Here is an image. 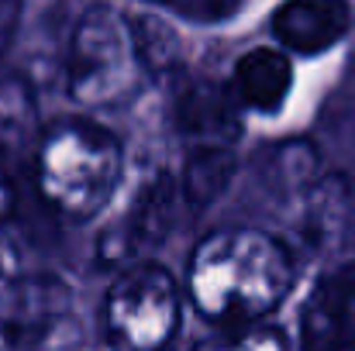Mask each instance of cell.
<instances>
[{
	"label": "cell",
	"mask_w": 355,
	"mask_h": 351,
	"mask_svg": "<svg viewBox=\"0 0 355 351\" xmlns=\"http://www.w3.org/2000/svg\"><path fill=\"white\" fill-rule=\"evenodd\" d=\"M104 324L118 351H159L180 324L176 279L159 265H131L107 293Z\"/></svg>",
	"instance_id": "cell-5"
},
{
	"label": "cell",
	"mask_w": 355,
	"mask_h": 351,
	"mask_svg": "<svg viewBox=\"0 0 355 351\" xmlns=\"http://www.w3.org/2000/svg\"><path fill=\"white\" fill-rule=\"evenodd\" d=\"M200 351H286V338L276 327H245L232 338H221Z\"/></svg>",
	"instance_id": "cell-13"
},
{
	"label": "cell",
	"mask_w": 355,
	"mask_h": 351,
	"mask_svg": "<svg viewBox=\"0 0 355 351\" xmlns=\"http://www.w3.org/2000/svg\"><path fill=\"white\" fill-rule=\"evenodd\" d=\"M173 117L190 148H232L241 134L235 90L218 80H187L176 93Z\"/></svg>",
	"instance_id": "cell-6"
},
{
	"label": "cell",
	"mask_w": 355,
	"mask_h": 351,
	"mask_svg": "<svg viewBox=\"0 0 355 351\" xmlns=\"http://www.w3.org/2000/svg\"><path fill=\"white\" fill-rule=\"evenodd\" d=\"M17 17H21V0H0V52L7 48V42L17 28Z\"/></svg>",
	"instance_id": "cell-14"
},
{
	"label": "cell",
	"mask_w": 355,
	"mask_h": 351,
	"mask_svg": "<svg viewBox=\"0 0 355 351\" xmlns=\"http://www.w3.org/2000/svg\"><path fill=\"white\" fill-rule=\"evenodd\" d=\"M300 351H355V265L328 272L304 303Z\"/></svg>",
	"instance_id": "cell-7"
},
{
	"label": "cell",
	"mask_w": 355,
	"mask_h": 351,
	"mask_svg": "<svg viewBox=\"0 0 355 351\" xmlns=\"http://www.w3.org/2000/svg\"><path fill=\"white\" fill-rule=\"evenodd\" d=\"M145 52L138 28L111 7H94L80 17L69 42V90L87 107H118L145 80Z\"/></svg>",
	"instance_id": "cell-3"
},
{
	"label": "cell",
	"mask_w": 355,
	"mask_h": 351,
	"mask_svg": "<svg viewBox=\"0 0 355 351\" xmlns=\"http://www.w3.org/2000/svg\"><path fill=\"white\" fill-rule=\"evenodd\" d=\"M293 83V66L283 52L252 48L235 66V97L252 111H279Z\"/></svg>",
	"instance_id": "cell-10"
},
{
	"label": "cell",
	"mask_w": 355,
	"mask_h": 351,
	"mask_svg": "<svg viewBox=\"0 0 355 351\" xmlns=\"http://www.w3.org/2000/svg\"><path fill=\"white\" fill-rule=\"evenodd\" d=\"M14 207V186H10V172H7V159L0 152V221L10 214Z\"/></svg>",
	"instance_id": "cell-15"
},
{
	"label": "cell",
	"mask_w": 355,
	"mask_h": 351,
	"mask_svg": "<svg viewBox=\"0 0 355 351\" xmlns=\"http://www.w3.org/2000/svg\"><path fill=\"white\" fill-rule=\"evenodd\" d=\"M187 21H200V24H214V21H225L232 17L245 0H152Z\"/></svg>",
	"instance_id": "cell-12"
},
{
	"label": "cell",
	"mask_w": 355,
	"mask_h": 351,
	"mask_svg": "<svg viewBox=\"0 0 355 351\" xmlns=\"http://www.w3.org/2000/svg\"><path fill=\"white\" fill-rule=\"evenodd\" d=\"M293 286L290 251L266 231L235 228L200 241L190 262V296L211 321L252 324L276 310Z\"/></svg>",
	"instance_id": "cell-1"
},
{
	"label": "cell",
	"mask_w": 355,
	"mask_h": 351,
	"mask_svg": "<svg viewBox=\"0 0 355 351\" xmlns=\"http://www.w3.org/2000/svg\"><path fill=\"white\" fill-rule=\"evenodd\" d=\"M352 28V7L345 0H286L272 14L276 38L300 55H318L338 45Z\"/></svg>",
	"instance_id": "cell-8"
},
{
	"label": "cell",
	"mask_w": 355,
	"mask_h": 351,
	"mask_svg": "<svg viewBox=\"0 0 355 351\" xmlns=\"http://www.w3.org/2000/svg\"><path fill=\"white\" fill-rule=\"evenodd\" d=\"M121 169L118 138L94 120H59L45 127L35 155L38 193L69 221L94 217L114 197Z\"/></svg>",
	"instance_id": "cell-2"
},
{
	"label": "cell",
	"mask_w": 355,
	"mask_h": 351,
	"mask_svg": "<svg viewBox=\"0 0 355 351\" xmlns=\"http://www.w3.org/2000/svg\"><path fill=\"white\" fill-rule=\"evenodd\" d=\"M73 317L62 279L24 272L17 251L0 237V348H45Z\"/></svg>",
	"instance_id": "cell-4"
},
{
	"label": "cell",
	"mask_w": 355,
	"mask_h": 351,
	"mask_svg": "<svg viewBox=\"0 0 355 351\" xmlns=\"http://www.w3.org/2000/svg\"><path fill=\"white\" fill-rule=\"evenodd\" d=\"M176 204H180V190L169 176H155L148 186H141L128 217H124V224L107 237V258L124 262L138 248L159 244L169 231L173 217H176Z\"/></svg>",
	"instance_id": "cell-9"
},
{
	"label": "cell",
	"mask_w": 355,
	"mask_h": 351,
	"mask_svg": "<svg viewBox=\"0 0 355 351\" xmlns=\"http://www.w3.org/2000/svg\"><path fill=\"white\" fill-rule=\"evenodd\" d=\"M232 169H235L232 148H190V162H187L180 193H183L190 204L200 207V204L214 200V197L228 186Z\"/></svg>",
	"instance_id": "cell-11"
}]
</instances>
